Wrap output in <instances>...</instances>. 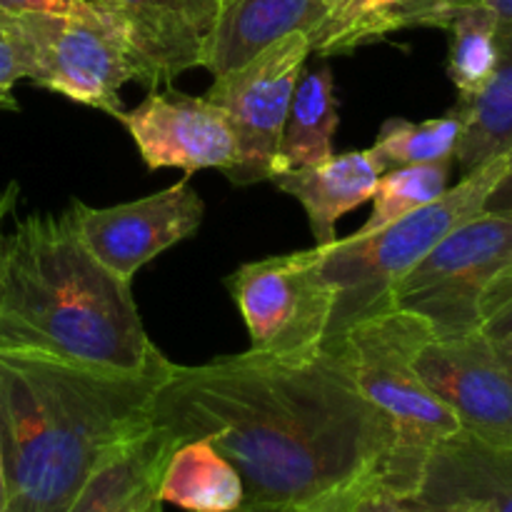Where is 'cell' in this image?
<instances>
[{
    "mask_svg": "<svg viewBox=\"0 0 512 512\" xmlns=\"http://www.w3.org/2000/svg\"><path fill=\"white\" fill-rule=\"evenodd\" d=\"M150 423L183 443L208 438L238 468L245 503L298 505L368 480L390 453V423L365 400L340 348L305 358L248 350L170 365Z\"/></svg>",
    "mask_w": 512,
    "mask_h": 512,
    "instance_id": "6da1fadb",
    "label": "cell"
},
{
    "mask_svg": "<svg viewBox=\"0 0 512 512\" xmlns=\"http://www.w3.org/2000/svg\"><path fill=\"white\" fill-rule=\"evenodd\" d=\"M163 353L138 373H110L0 350V443L5 512H65L85 480L150 423L170 373Z\"/></svg>",
    "mask_w": 512,
    "mask_h": 512,
    "instance_id": "7a4b0ae2",
    "label": "cell"
},
{
    "mask_svg": "<svg viewBox=\"0 0 512 512\" xmlns=\"http://www.w3.org/2000/svg\"><path fill=\"white\" fill-rule=\"evenodd\" d=\"M0 350L110 373H138L160 350L133 283L88 250L75 210L30 213L0 238Z\"/></svg>",
    "mask_w": 512,
    "mask_h": 512,
    "instance_id": "3957f363",
    "label": "cell"
},
{
    "mask_svg": "<svg viewBox=\"0 0 512 512\" xmlns=\"http://www.w3.org/2000/svg\"><path fill=\"white\" fill-rule=\"evenodd\" d=\"M433 328L408 310H390L345 330L340 348L360 393L393 430V445L375 473V485L410 498L430 453L460 433V423L415 370L418 350Z\"/></svg>",
    "mask_w": 512,
    "mask_h": 512,
    "instance_id": "277c9868",
    "label": "cell"
},
{
    "mask_svg": "<svg viewBox=\"0 0 512 512\" xmlns=\"http://www.w3.org/2000/svg\"><path fill=\"white\" fill-rule=\"evenodd\" d=\"M508 168V153L463 175L435 203L403 215L370 235H348L320 248L325 278L335 288L325 348H338L345 330L393 310V290L450 230L483 213L485 200ZM318 248V245H315Z\"/></svg>",
    "mask_w": 512,
    "mask_h": 512,
    "instance_id": "5b68a950",
    "label": "cell"
},
{
    "mask_svg": "<svg viewBox=\"0 0 512 512\" xmlns=\"http://www.w3.org/2000/svg\"><path fill=\"white\" fill-rule=\"evenodd\" d=\"M5 28L20 40L28 60V80L55 95L103 110L123 113L120 90L125 83H143L145 73L128 40L88 8L73 15H20Z\"/></svg>",
    "mask_w": 512,
    "mask_h": 512,
    "instance_id": "8992f818",
    "label": "cell"
},
{
    "mask_svg": "<svg viewBox=\"0 0 512 512\" xmlns=\"http://www.w3.org/2000/svg\"><path fill=\"white\" fill-rule=\"evenodd\" d=\"M512 263V213H483L450 230L393 290V310H408L435 335L480 330L485 290Z\"/></svg>",
    "mask_w": 512,
    "mask_h": 512,
    "instance_id": "52a82bcc",
    "label": "cell"
},
{
    "mask_svg": "<svg viewBox=\"0 0 512 512\" xmlns=\"http://www.w3.org/2000/svg\"><path fill=\"white\" fill-rule=\"evenodd\" d=\"M250 335V350L305 358L325 348L335 288L323 273L320 248L253 260L225 278Z\"/></svg>",
    "mask_w": 512,
    "mask_h": 512,
    "instance_id": "ba28073f",
    "label": "cell"
},
{
    "mask_svg": "<svg viewBox=\"0 0 512 512\" xmlns=\"http://www.w3.org/2000/svg\"><path fill=\"white\" fill-rule=\"evenodd\" d=\"M308 55H313L308 35H288L250 63L215 78L205 93L223 108L238 145V160L225 170L230 183L253 185L273 178L290 100Z\"/></svg>",
    "mask_w": 512,
    "mask_h": 512,
    "instance_id": "9c48e42d",
    "label": "cell"
},
{
    "mask_svg": "<svg viewBox=\"0 0 512 512\" xmlns=\"http://www.w3.org/2000/svg\"><path fill=\"white\" fill-rule=\"evenodd\" d=\"M415 370L463 433L512 445V370L483 330L435 335L415 355Z\"/></svg>",
    "mask_w": 512,
    "mask_h": 512,
    "instance_id": "30bf717a",
    "label": "cell"
},
{
    "mask_svg": "<svg viewBox=\"0 0 512 512\" xmlns=\"http://www.w3.org/2000/svg\"><path fill=\"white\" fill-rule=\"evenodd\" d=\"M70 205L90 253L128 283L150 260L195 235L205 218L203 198L188 180L110 208H90L75 198Z\"/></svg>",
    "mask_w": 512,
    "mask_h": 512,
    "instance_id": "8fae6325",
    "label": "cell"
},
{
    "mask_svg": "<svg viewBox=\"0 0 512 512\" xmlns=\"http://www.w3.org/2000/svg\"><path fill=\"white\" fill-rule=\"evenodd\" d=\"M115 120L125 125L150 170H230L238 160L233 128L223 108L185 93H150Z\"/></svg>",
    "mask_w": 512,
    "mask_h": 512,
    "instance_id": "7c38bea8",
    "label": "cell"
},
{
    "mask_svg": "<svg viewBox=\"0 0 512 512\" xmlns=\"http://www.w3.org/2000/svg\"><path fill=\"white\" fill-rule=\"evenodd\" d=\"M133 48L145 85L173 83L190 68H200L205 38L218 15L220 0H85Z\"/></svg>",
    "mask_w": 512,
    "mask_h": 512,
    "instance_id": "4fadbf2b",
    "label": "cell"
},
{
    "mask_svg": "<svg viewBox=\"0 0 512 512\" xmlns=\"http://www.w3.org/2000/svg\"><path fill=\"white\" fill-rule=\"evenodd\" d=\"M410 500L430 512H512V445L460 430L430 453Z\"/></svg>",
    "mask_w": 512,
    "mask_h": 512,
    "instance_id": "5bb4252c",
    "label": "cell"
},
{
    "mask_svg": "<svg viewBox=\"0 0 512 512\" xmlns=\"http://www.w3.org/2000/svg\"><path fill=\"white\" fill-rule=\"evenodd\" d=\"M323 23L320 0H220L200 68L220 78L295 33L308 35L313 48Z\"/></svg>",
    "mask_w": 512,
    "mask_h": 512,
    "instance_id": "9a60e30c",
    "label": "cell"
},
{
    "mask_svg": "<svg viewBox=\"0 0 512 512\" xmlns=\"http://www.w3.org/2000/svg\"><path fill=\"white\" fill-rule=\"evenodd\" d=\"M178 443L160 425L130 435L93 470L65 512H148Z\"/></svg>",
    "mask_w": 512,
    "mask_h": 512,
    "instance_id": "2e32d148",
    "label": "cell"
},
{
    "mask_svg": "<svg viewBox=\"0 0 512 512\" xmlns=\"http://www.w3.org/2000/svg\"><path fill=\"white\" fill-rule=\"evenodd\" d=\"M383 170L375 165L368 150L333 155L325 163L285 170L273 175L275 188L293 195L305 208L315 245L335 243V225L350 210L360 208L373 198V190Z\"/></svg>",
    "mask_w": 512,
    "mask_h": 512,
    "instance_id": "e0dca14e",
    "label": "cell"
},
{
    "mask_svg": "<svg viewBox=\"0 0 512 512\" xmlns=\"http://www.w3.org/2000/svg\"><path fill=\"white\" fill-rule=\"evenodd\" d=\"M158 500L188 512H230L245 503V485L238 468L208 438H193L170 455Z\"/></svg>",
    "mask_w": 512,
    "mask_h": 512,
    "instance_id": "ac0fdd59",
    "label": "cell"
},
{
    "mask_svg": "<svg viewBox=\"0 0 512 512\" xmlns=\"http://www.w3.org/2000/svg\"><path fill=\"white\" fill-rule=\"evenodd\" d=\"M338 123V98H335L330 65L320 63L315 68H303L298 83H295L293 100H290L273 175L305 168V165H318L333 158Z\"/></svg>",
    "mask_w": 512,
    "mask_h": 512,
    "instance_id": "d6986e66",
    "label": "cell"
},
{
    "mask_svg": "<svg viewBox=\"0 0 512 512\" xmlns=\"http://www.w3.org/2000/svg\"><path fill=\"white\" fill-rule=\"evenodd\" d=\"M498 68L490 83L468 103L455 108L463 115L458 160L463 175L512 150V23L500 25Z\"/></svg>",
    "mask_w": 512,
    "mask_h": 512,
    "instance_id": "ffe728a7",
    "label": "cell"
},
{
    "mask_svg": "<svg viewBox=\"0 0 512 512\" xmlns=\"http://www.w3.org/2000/svg\"><path fill=\"white\" fill-rule=\"evenodd\" d=\"M450 33L448 78L458 90V103L473 100L498 68L500 20L488 5L468 3L440 23Z\"/></svg>",
    "mask_w": 512,
    "mask_h": 512,
    "instance_id": "44dd1931",
    "label": "cell"
},
{
    "mask_svg": "<svg viewBox=\"0 0 512 512\" xmlns=\"http://www.w3.org/2000/svg\"><path fill=\"white\" fill-rule=\"evenodd\" d=\"M460 133H463V115L458 108L440 118L410 123L405 118L385 120L378 140L368 153L373 155L380 170L403 168L415 163H435V160H455Z\"/></svg>",
    "mask_w": 512,
    "mask_h": 512,
    "instance_id": "7402d4cb",
    "label": "cell"
},
{
    "mask_svg": "<svg viewBox=\"0 0 512 512\" xmlns=\"http://www.w3.org/2000/svg\"><path fill=\"white\" fill-rule=\"evenodd\" d=\"M450 170H453V160H435V163H415L385 170L375 183L373 198H370L373 200L370 218L353 235H370L400 220L403 215L435 203L448 190Z\"/></svg>",
    "mask_w": 512,
    "mask_h": 512,
    "instance_id": "603a6c76",
    "label": "cell"
},
{
    "mask_svg": "<svg viewBox=\"0 0 512 512\" xmlns=\"http://www.w3.org/2000/svg\"><path fill=\"white\" fill-rule=\"evenodd\" d=\"M325 23L313 40L315 55L350 53L365 43L388 35V13L393 0H320Z\"/></svg>",
    "mask_w": 512,
    "mask_h": 512,
    "instance_id": "cb8c5ba5",
    "label": "cell"
},
{
    "mask_svg": "<svg viewBox=\"0 0 512 512\" xmlns=\"http://www.w3.org/2000/svg\"><path fill=\"white\" fill-rule=\"evenodd\" d=\"M480 330L493 340L512 335V263L485 290L480 305Z\"/></svg>",
    "mask_w": 512,
    "mask_h": 512,
    "instance_id": "d4e9b609",
    "label": "cell"
},
{
    "mask_svg": "<svg viewBox=\"0 0 512 512\" xmlns=\"http://www.w3.org/2000/svg\"><path fill=\"white\" fill-rule=\"evenodd\" d=\"M475 3V0H393L388 13V30L415 28V25H433L440 28L455 8Z\"/></svg>",
    "mask_w": 512,
    "mask_h": 512,
    "instance_id": "484cf974",
    "label": "cell"
},
{
    "mask_svg": "<svg viewBox=\"0 0 512 512\" xmlns=\"http://www.w3.org/2000/svg\"><path fill=\"white\" fill-rule=\"evenodd\" d=\"M28 80V60L20 40L8 28L0 33V110H18L13 88Z\"/></svg>",
    "mask_w": 512,
    "mask_h": 512,
    "instance_id": "4316f807",
    "label": "cell"
},
{
    "mask_svg": "<svg viewBox=\"0 0 512 512\" xmlns=\"http://www.w3.org/2000/svg\"><path fill=\"white\" fill-rule=\"evenodd\" d=\"M90 5L85 0H0V15H73L83 13Z\"/></svg>",
    "mask_w": 512,
    "mask_h": 512,
    "instance_id": "83f0119b",
    "label": "cell"
},
{
    "mask_svg": "<svg viewBox=\"0 0 512 512\" xmlns=\"http://www.w3.org/2000/svg\"><path fill=\"white\" fill-rule=\"evenodd\" d=\"M350 512H430L423 505H418L410 498H400V495L390 493V490L380 488V485L368 483L363 493L355 500L353 510Z\"/></svg>",
    "mask_w": 512,
    "mask_h": 512,
    "instance_id": "f1b7e54d",
    "label": "cell"
},
{
    "mask_svg": "<svg viewBox=\"0 0 512 512\" xmlns=\"http://www.w3.org/2000/svg\"><path fill=\"white\" fill-rule=\"evenodd\" d=\"M373 480H375V475L368 480H360V483H355V485H348V488L338 490V493L328 495V498H323V500H318L315 505H310L308 512H350L353 510L355 500H358V495L365 490V485L373 483Z\"/></svg>",
    "mask_w": 512,
    "mask_h": 512,
    "instance_id": "f546056e",
    "label": "cell"
},
{
    "mask_svg": "<svg viewBox=\"0 0 512 512\" xmlns=\"http://www.w3.org/2000/svg\"><path fill=\"white\" fill-rule=\"evenodd\" d=\"M485 210L488 213H512V150L508 153V168H505L503 178L485 200Z\"/></svg>",
    "mask_w": 512,
    "mask_h": 512,
    "instance_id": "4dcf8cb0",
    "label": "cell"
},
{
    "mask_svg": "<svg viewBox=\"0 0 512 512\" xmlns=\"http://www.w3.org/2000/svg\"><path fill=\"white\" fill-rule=\"evenodd\" d=\"M15 200H18V183H10L8 188L0 193V238H3L5 220H8V215L13 213L15 208Z\"/></svg>",
    "mask_w": 512,
    "mask_h": 512,
    "instance_id": "1f68e13d",
    "label": "cell"
},
{
    "mask_svg": "<svg viewBox=\"0 0 512 512\" xmlns=\"http://www.w3.org/2000/svg\"><path fill=\"white\" fill-rule=\"evenodd\" d=\"M230 512H308V508H298V505H258V503H243L240 508Z\"/></svg>",
    "mask_w": 512,
    "mask_h": 512,
    "instance_id": "d6a6232c",
    "label": "cell"
},
{
    "mask_svg": "<svg viewBox=\"0 0 512 512\" xmlns=\"http://www.w3.org/2000/svg\"><path fill=\"white\" fill-rule=\"evenodd\" d=\"M475 3H483L498 15L500 25H508L512 23V0H475Z\"/></svg>",
    "mask_w": 512,
    "mask_h": 512,
    "instance_id": "836d02e7",
    "label": "cell"
},
{
    "mask_svg": "<svg viewBox=\"0 0 512 512\" xmlns=\"http://www.w3.org/2000/svg\"><path fill=\"white\" fill-rule=\"evenodd\" d=\"M495 348H498L500 358L508 363V368L512 370V335H508V338H498L495 340Z\"/></svg>",
    "mask_w": 512,
    "mask_h": 512,
    "instance_id": "e575fe53",
    "label": "cell"
},
{
    "mask_svg": "<svg viewBox=\"0 0 512 512\" xmlns=\"http://www.w3.org/2000/svg\"><path fill=\"white\" fill-rule=\"evenodd\" d=\"M8 505V488H5V463H3V443H0V512Z\"/></svg>",
    "mask_w": 512,
    "mask_h": 512,
    "instance_id": "d590c367",
    "label": "cell"
},
{
    "mask_svg": "<svg viewBox=\"0 0 512 512\" xmlns=\"http://www.w3.org/2000/svg\"><path fill=\"white\" fill-rule=\"evenodd\" d=\"M148 512H163V503H160V500H158V503H153V505H150Z\"/></svg>",
    "mask_w": 512,
    "mask_h": 512,
    "instance_id": "8d00e7d4",
    "label": "cell"
},
{
    "mask_svg": "<svg viewBox=\"0 0 512 512\" xmlns=\"http://www.w3.org/2000/svg\"><path fill=\"white\" fill-rule=\"evenodd\" d=\"M5 30V15H0V33Z\"/></svg>",
    "mask_w": 512,
    "mask_h": 512,
    "instance_id": "74e56055",
    "label": "cell"
}]
</instances>
